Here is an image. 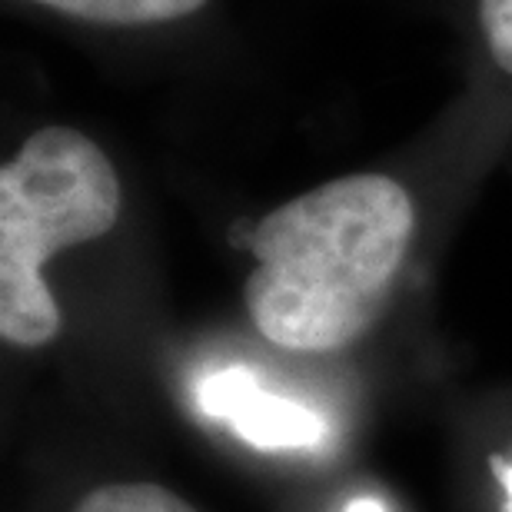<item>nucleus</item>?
I'll list each match as a JSON object with an SVG mask.
<instances>
[{"mask_svg":"<svg viewBox=\"0 0 512 512\" xmlns=\"http://www.w3.org/2000/svg\"><path fill=\"white\" fill-rule=\"evenodd\" d=\"M416 233L409 193L383 173L330 180L260 220L243 300L293 353H333L380 320Z\"/></svg>","mask_w":512,"mask_h":512,"instance_id":"obj_1","label":"nucleus"},{"mask_svg":"<svg viewBox=\"0 0 512 512\" xmlns=\"http://www.w3.org/2000/svg\"><path fill=\"white\" fill-rule=\"evenodd\" d=\"M114 163L87 133L44 127L0 170V336L20 350L60 333L44 283L54 253L97 240L120 220Z\"/></svg>","mask_w":512,"mask_h":512,"instance_id":"obj_2","label":"nucleus"},{"mask_svg":"<svg viewBox=\"0 0 512 512\" xmlns=\"http://www.w3.org/2000/svg\"><path fill=\"white\" fill-rule=\"evenodd\" d=\"M197 406L203 416L227 423L243 443L263 453L313 449L326 439V419L320 413L263 389L247 366H227L203 376Z\"/></svg>","mask_w":512,"mask_h":512,"instance_id":"obj_3","label":"nucleus"},{"mask_svg":"<svg viewBox=\"0 0 512 512\" xmlns=\"http://www.w3.org/2000/svg\"><path fill=\"white\" fill-rule=\"evenodd\" d=\"M34 4L54 7L60 14L90 20V24L140 27L190 17L207 7V0H34Z\"/></svg>","mask_w":512,"mask_h":512,"instance_id":"obj_4","label":"nucleus"},{"mask_svg":"<svg viewBox=\"0 0 512 512\" xmlns=\"http://www.w3.org/2000/svg\"><path fill=\"white\" fill-rule=\"evenodd\" d=\"M74 512H197L177 493L153 483H114L100 486L77 503Z\"/></svg>","mask_w":512,"mask_h":512,"instance_id":"obj_5","label":"nucleus"},{"mask_svg":"<svg viewBox=\"0 0 512 512\" xmlns=\"http://www.w3.org/2000/svg\"><path fill=\"white\" fill-rule=\"evenodd\" d=\"M479 24H483L489 57L499 70L512 74V0H479Z\"/></svg>","mask_w":512,"mask_h":512,"instance_id":"obj_6","label":"nucleus"},{"mask_svg":"<svg viewBox=\"0 0 512 512\" xmlns=\"http://www.w3.org/2000/svg\"><path fill=\"white\" fill-rule=\"evenodd\" d=\"M343 512H389V509L376 496H356V499H350V503H346Z\"/></svg>","mask_w":512,"mask_h":512,"instance_id":"obj_7","label":"nucleus"},{"mask_svg":"<svg viewBox=\"0 0 512 512\" xmlns=\"http://www.w3.org/2000/svg\"><path fill=\"white\" fill-rule=\"evenodd\" d=\"M499 479L506 489V512H512V466H499Z\"/></svg>","mask_w":512,"mask_h":512,"instance_id":"obj_8","label":"nucleus"}]
</instances>
